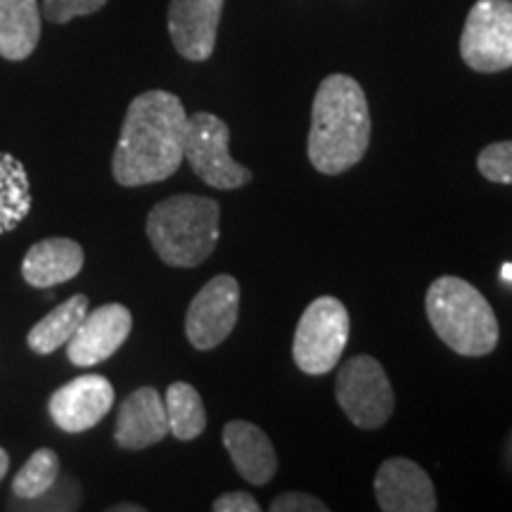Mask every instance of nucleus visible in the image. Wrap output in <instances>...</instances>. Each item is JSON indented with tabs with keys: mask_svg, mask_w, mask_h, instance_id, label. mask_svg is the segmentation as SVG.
I'll return each mask as SVG.
<instances>
[{
	"mask_svg": "<svg viewBox=\"0 0 512 512\" xmlns=\"http://www.w3.org/2000/svg\"><path fill=\"white\" fill-rule=\"evenodd\" d=\"M185 126L188 112L178 95L145 91L133 98L112 157L114 181L138 188L174 176L185 162Z\"/></svg>",
	"mask_w": 512,
	"mask_h": 512,
	"instance_id": "obj_1",
	"label": "nucleus"
},
{
	"mask_svg": "<svg viewBox=\"0 0 512 512\" xmlns=\"http://www.w3.org/2000/svg\"><path fill=\"white\" fill-rule=\"evenodd\" d=\"M370 145V110L361 83L347 74L320 81L311 110L306 155L318 174L339 176L366 157Z\"/></svg>",
	"mask_w": 512,
	"mask_h": 512,
	"instance_id": "obj_2",
	"label": "nucleus"
},
{
	"mask_svg": "<svg viewBox=\"0 0 512 512\" xmlns=\"http://www.w3.org/2000/svg\"><path fill=\"white\" fill-rule=\"evenodd\" d=\"M219 202L202 195H174L147 214V238L159 259L174 268L204 264L219 245Z\"/></svg>",
	"mask_w": 512,
	"mask_h": 512,
	"instance_id": "obj_3",
	"label": "nucleus"
},
{
	"mask_svg": "<svg viewBox=\"0 0 512 512\" xmlns=\"http://www.w3.org/2000/svg\"><path fill=\"white\" fill-rule=\"evenodd\" d=\"M427 318L446 347L460 356H489L498 347V318L486 297L463 278L441 275L425 297Z\"/></svg>",
	"mask_w": 512,
	"mask_h": 512,
	"instance_id": "obj_4",
	"label": "nucleus"
},
{
	"mask_svg": "<svg viewBox=\"0 0 512 512\" xmlns=\"http://www.w3.org/2000/svg\"><path fill=\"white\" fill-rule=\"evenodd\" d=\"M349 344V311L337 297H318L306 306L294 332L292 356L306 375L337 368Z\"/></svg>",
	"mask_w": 512,
	"mask_h": 512,
	"instance_id": "obj_5",
	"label": "nucleus"
},
{
	"mask_svg": "<svg viewBox=\"0 0 512 512\" xmlns=\"http://www.w3.org/2000/svg\"><path fill=\"white\" fill-rule=\"evenodd\" d=\"M230 128L211 112H197L185 126L183 157L204 183L216 190H238L252 181V171L228 152Z\"/></svg>",
	"mask_w": 512,
	"mask_h": 512,
	"instance_id": "obj_6",
	"label": "nucleus"
},
{
	"mask_svg": "<svg viewBox=\"0 0 512 512\" xmlns=\"http://www.w3.org/2000/svg\"><path fill=\"white\" fill-rule=\"evenodd\" d=\"M335 396L344 415L361 430H377L394 413V389L373 356H351L337 373Z\"/></svg>",
	"mask_w": 512,
	"mask_h": 512,
	"instance_id": "obj_7",
	"label": "nucleus"
},
{
	"mask_svg": "<svg viewBox=\"0 0 512 512\" xmlns=\"http://www.w3.org/2000/svg\"><path fill=\"white\" fill-rule=\"evenodd\" d=\"M460 57L479 74L512 67V0H477L460 34Z\"/></svg>",
	"mask_w": 512,
	"mask_h": 512,
	"instance_id": "obj_8",
	"label": "nucleus"
},
{
	"mask_svg": "<svg viewBox=\"0 0 512 512\" xmlns=\"http://www.w3.org/2000/svg\"><path fill=\"white\" fill-rule=\"evenodd\" d=\"M240 285L233 275H214L195 294L185 313V337L197 351H211L238 325Z\"/></svg>",
	"mask_w": 512,
	"mask_h": 512,
	"instance_id": "obj_9",
	"label": "nucleus"
},
{
	"mask_svg": "<svg viewBox=\"0 0 512 512\" xmlns=\"http://www.w3.org/2000/svg\"><path fill=\"white\" fill-rule=\"evenodd\" d=\"M133 328V316L124 304H105L88 311L67 342V356L76 368H93L117 354Z\"/></svg>",
	"mask_w": 512,
	"mask_h": 512,
	"instance_id": "obj_10",
	"label": "nucleus"
},
{
	"mask_svg": "<svg viewBox=\"0 0 512 512\" xmlns=\"http://www.w3.org/2000/svg\"><path fill=\"white\" fill-rule=\"evenodd\" d=\"M112 406V382L102 375H81L50 396L48 411L62 432L79 434L98 425Z\"/></svg>",
	"mask_w": 512,
	"mask_h": 512,
	"instance_id": "obj_11",
	"label": "nucleus"
},
{
	"mask_svg": "<svg viewBox=\"0 0 512 512\" xmlns=\"http://www.w3.org/2000/svg\"><path fill=\"white\" fill-rule=\"evenodd\" d=\"M375 498L384 512H434L439 508L430 475L408 458L384 460L375 475Z\"/></svg>",
	"mask_w": 512,
	"mask_h": 512,
	"instance_id": "obj_12",
	"label": "nucleus"
},
{
	"mask_svg": "<svg viewBox=\"0 0 512 512\" xmlns=\"http://www.w3.org/2000/svg\"><path fill=\"white\" fill-rule=\"evenodd\" d=\"M223 3L226 0H171L169 36L178 55L190 62L214 55Z\"/></svg>",
	"mask_w": 512,
	"mask_h": 512,
	"instance_id": "obj_13",
	"label": "nucleus"
},
{
	"mask_svg": "<svg viewBox=\"0 0 512 512\" xmlns=\"http://www.w3.org/2000/svg\"><path fill=\"white\" fill-rule=\"evenodd\" d=\"M169 434V418L162 394L155 387H140L119 406L114 441L126 451L155 446Z\"/></svg>",
	"mask_w": 512,
	"mask_h": 512,
	"instance_id": "obj_14",
	"label": "nucleus"
},
{
	"mask_svg": "<svg viewBox=\"0 0 512 512\" xmlns=\"http://www.w3.org/2000/svg\"><path fill=\"white\" fill-rule=\"evenodd\" d=\"M223 446H226L235 470L245 482L264 486L278 472V456L268 434L254 422L233 420L223 427Z\"/></svg>",
	"mask_w": 512,
	"mask_h": 512,
	"instance_id": "obj_15",
	"label": "nucleus"
},
{
	"mask_svg": "<svg viewBox=\"0 0 512 512\" xmlns=\"http://www.w3.org/2000/svg\"><path fill=\"white\" fill-rule=\"evenodd\" d=\"M83 268V247L69 238L36 242L22 261V275L31 287L48 290L76 278Z\"/></svg>",
	"mask_w": 512,
	"mask_h": 512,
	"instance_id": "obj_16",
	"label": "nucleus"
},
{
	"mask_svg": "<svg viewBox=\"0 0 512 512\" xmlns=\"http://www.w3.org/2000/svg\"><path fill=\"white\" fill-rule=\"evenodd\" d=\"M41 41L38 0H0V57L22 62Z\"/></svg>",
	"mask_w": 512,
	"mask_h": 512,
	"instance_id": "obj_17",
	"label": "nucleus"
},
{
	"mask_svg": "<svg viewBox=\"0 0 512 512\" xmlns=\"http://www.w3.org/2000/svg\"><path fill=\"white\" fill-rule=\"evenodd\" d=\"M88 304L91 302H88L86 294H74V297H69L67 302L55 306L46 318H41L34 328H31V332L27 335L29 349L41 356H48L60 349L62 344H67L76 332V328L81 325V320L86 318Z\"/></svg>",
	"mask_w": 512,
	"mask_h": 512,
	"instance_id": "obj_18",
	"label": "nucleus"
},
{
	"mask_svg": "<svg viewBox=\"0 0 512 512\" xmlns=\"http://www.w3.org/2000/svg\"><path fill=\"white\" fill-rule=\"evenodd\" d=\"M31 211V185L24 164L0 152V235L12 233Z\"/></svg>",
	"mask_w": 512,
	"mask_h": 512,
	"instance_id": "obj_19",
	"label": "nucleus"
},
{
	"mask_svg": "<svg viewBox=\"0 0 512 512\" xmlns=\"http://www.w3.org/2000/svg\"><path fill=\"white\" fill-rule=\"evenodd\" d=\"M169 432L178 441H192L207 430V411L202 396L188 382H174L164 396Z\"/></svg>",
	"mask_w": 512,
	"mask_h": 512,
	"instance_id": "obj_20",
	"label": "nucleus"
},
{
	"mask_svg": "<svg viewBox=\"0 0 512 512\" xmlns=\"http://www.w3.org/2000/svg\"><path fill=\"white\" fill-rule=\"evenodd\" d=\"M60 475V458L50 448H38L31 453V458L24 463L22 470L17 472L15 482H12V491L15 496L24 498V501H34V498L46 496L53 489Z\"/></svg>",
	"mask_w": 512,
	"mask_h": 512,
	"instance_id": "obj_21",
	"label": "nucleus"
},
{
	"mask_svg": "<svg viewBox=\"0 0 512 512\" xmlns=\"http://www.w3.org/2000/svg\"><path fill=\"white\" fill-rule=\"evenodd\" d=\"M477 169L486 181L512 185V140L486 145L477 157Z\"/></svg>",
	"mask_w": 512,
	"mask_h": 512,
	"instance_id": "obj_22",
	"label": "nucleus"
},
{
	"mask_svg": "<svg viewBox=\"0 0 512 512\" xmlns=\"http://www.w3.org/2000/svg\"><path fill=\"white\" fill-rule=\"evenodd\" d=\"M110 0H43L41 10L43 17L53 24H67L76 17L95 15V12L105 8Z\"/></svg>",
	"mask_w": 512,
	"mask_h": 512,
	"instance_id": "obj_23",
	"label": "nucleus"
},
{
	"mask_svg": "<svg viewBox=\"0 0 512 512\" xmlns=\"http://www.w3.org/2000/svg\"><path fill=\"white\" fill-rule=\"evenodd\" d=\"M271 510L273 512H325L328 510V505L311 494L287 491V494H280L278 498H273Z\"/></svg>",
	"mask_w": 512,
	"mask_h": 512,
	"instance_id": "obj_24",
	"label": "nucleus"
},
{
	"mask_svg": "<svg viewBox=\"0 0 512 512\" xmlns=\"http://www.w3.org/2000/svg\"><path fill=\"white\" fill-rule=\"evenodd\" d=\"M216 512H259L261 505L247 491H228L211 503Z\"/></svg>",
	"mask_w": 512,
	"mask_h": 512,
	"instance_id": "obj_25",
	"label": "nucleus"
},
{
	"mask_svg": "<svg viewBox=\"0 0 512 512\" xmlns=\"http://www.w3.org/2000/svg\"><path fill=\"white\" fill-rule=\"evenodd\" d=\"M8 467H10V456L0 448V479L8 475Z\"/></svg>",
	"mask_w": 512,
	"mask_h": 512,
	"instance_id": "obj_26",
	"label": "nucleus"
},
{
	"mask_svg": "<svg viewBox=\"0 0 512 512\" xmlns=\"http://www.w3.org/2000/svg\"><path fill=\"white\" fill-rule=\"evenodd\" d=\"M145 508H140V505H114L110 508V512H143Z\"/></svg>",
	"mask_w": 512,
	"mask_h": 512,
	"instance_id": "obj_27",
	"label": "nucleus"
},
{
	"mask_svg": "<svg viewBox=\"0 0 512 512\" xmlns=\"http://www.w3.org/2000/svg\"><path fill=\"white\" fill-rule=\"evenodd\" d=\"M501 278L508 280V283H512V264H503L501 266Z\"/></svg>",
	"mask_w": 512,
	"mask_h": 512,
	"instance_id": "obj_28",
	"label": "nucleus"
}]
</instances>
